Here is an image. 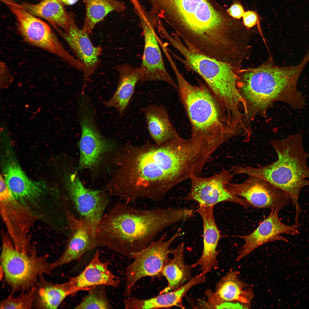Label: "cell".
<instances>
[{"mask_svg":"<svg viewBox=\"0 0 309 309\" xmlns=\"http://www.w3.org/2000/svg\"><path fill=\"white\" fill-rule=\"evenodd\" d=\"M108 187L110 195L128 202L145 198L155 201L179 183L197 176L201 158L191 139L179 137L160 144H126Z\"/></svg>","mask_w":309,"mask_h":309,"instance_id":"obj_1","label":"cell"},{"mask_svg":"<svg viewBox=\"0 0 309 309\" xmlns=\"http://www.w3.org/2000/svg\"><path fill=\"white\" fill-rule=\"evenodd\" d=\"M191 216V210L186 207L143 209L119 203L101 218L96 246L107 247L131 259L165 228Z\"/></svg>","mask_w":309,"mask_h":309,"instance_id":"obj_2","label":"cell"},{"mask_svg":"<svg viewBox=\"0 0 309 309\" xmlns=\"http://www.w3.org/2000/svg\"><path fill=\"white\" fill-rule=\"evenodd\" d=\"M152 10L174 28L188 48L209 57L228 45L234 21L225 18L207 0H147Z\"/></svg>","mask_w":309,"mask_h":309,"instance_id":"obj_3","label":"cell"},{"mask_svg":"<svg viewBox=\"0 0 309 309\" xmlns=\"http://www.w3.org/2000/svg\"><path fill=\"white\" fill-rule=\"evenodd\" d=\"M309 61V57L304 56L296 65L278 67L264 64L238 75V87L246 106L247 125L250 126L256 116L266 115L276 102L286 103L294 109L304 108L305 98L297 85Z\"/></svg>","mask_w":309,"mask_h":309,"instance_id":"obj_4","label":"cell"},{"mask_svg":"<svg viewBox=\"0 0 309 309\" xmlns=\"http://www.w3.org/2000/svg\"><path fill=\"white\" fill-rule=\"evenodd\" d=\"M271 144L277 154L276 161L259 167L242 166L239 173L264 179L282 190L291 200L295 218L298 219L301 211L300 193L309 186V154L304 148L302 135L297 133L283 139L273 140Z\"/></svg>","mask_w":309,"mask_h":309,"instance_id":"obj_5","label":"cell"},{"mask_svg":"<svg viewBox=\"0 0 309 309\" xmlns=\"http://www.w3.org/2000/svg\"><path fill=\"white\" fill-rule=\"evenodd\" d=\"M174 72L179 96L191 124V138L205 140L218 148L231 138L240 136L206 84L192 85L178 69Z\"/></svg>","mask_w":309,"mask_h":309,"instance_id":"obj_6","label":"cell"},{"mask_svg":"<svg viewBox=\"0 0 309 309\" xmlns=\"http://www.w3.org/2000/svg\"><path fill=\"white\" fill-rule=\"evenodd\" d=\"M167 41L181 55L171 51L173 57L187 70L203 79L221 106L229 108L239 102L241 98L237 85L238 75L233 65L189 48L176 34L170 36Z\"/></svg>","mask_w":309,"mask_h":309,"instance_id":"obj_7","label":"cell"},{"mask_svg":"<svg viewBox=\"0 0 309 309\" xmlns=\"http://www.w3.org/2000/svg\"><path fill=\"white\" fill-rule=\"evenodd\" d=\"M2 251L0 260L4 281L13 292L29 290L39 277L48 274L51 264L47 255L39 256L34 247L29 253L19 251L15 248L7 233H1Z\"/></svg>","mask_w":309,"mask_h":309,"instance_id":"obj_8","label":"cell"},{"mask_svg":"<svg viewBox=\"0 0 309 309\" xmlns=\"http://www.w3.org/2000/svg\"><path fill=\"white\" fill-rule=\"evenodd\" d=\"M3 177L16 199L33 213L48 210L53 201V191L43 182L33 181L26 175L11 154L7 152L3 161Z\"/></svg>","mask_w":309,"mask_h":309,"instance_id":"obj_9","label":"cell"},{"mask_svg":"<svg viewBox=\"0 0 309 309\" xmlns=\"http://www.w3.org/2000/svg\"><path fill=\"white\" fill-rule=\"evenodd\" d=\"M0 211L7 233L15 249L29 253L33 250L29 233L37 218L18 201L8 187L3 176L0 177Z\"/></svg>","mask_w":309,"mask_h":309,"instance_id":"obj_10","label":"cell"},{"mask_svg":"<svg viewBox=\"0 0 309 309\" xmlns=\"http://www.w3.org/2000/svg\"><path fill=\"white\" fill-rule=\"evenodd\" d=\"M12 12L17 20L19 33L25 42L56 55L76 69L83 71L82 64L66 50L47 24L21 5L15 7Z\"/></svg>","mask_w":309,"mask_h":309,"instance_id":"obj_11","label":"cell"},{"mask_svg":"<svg viewBox=\"0 0 309 309\" xmlns=\"http://www.w3.org/2000/svg\"><path fill=\"white\" fill-rule=\"evenodd\" d=\"M181 229L167 240L163 237L153 241L146 248L133 254L132 262L125 269L126 278L125 294L129 296L135 284L146 277H154L162 275L163 268L169 259L173 249L170 247L174 240L181 235Z\"/></svg>","mask_w":309,"mask_h":309,"instance_id":"obj_12","label":"cell"},{"mask_svg":"<svg viewBox=\"0 0 309 309\" xmlns=\"http://www.w3.org/2000/svg\"><path fill=\"white\" fill-rule=\"evenodd\" d=\"M94 113L89 99L83 98L80 100L78 115L81 135L79 142V167L81 169H91L97 165L102 155L113 146L112 142L98 131Z\"/></svg>","mask_w":309,"mask_h":309,"instance_id":"obj_13","label":"cell"},{"mask_svg":"<svg viewBox=\"0 0 309 309\" xmlns=\"http://www.w3.org/2000/svg\"><path fill=\"white\" fill-rule=\"evenodd\" d=\"M139 19L144 42L142 62L138 67L141 72L140 82L162 81L177 90V84L169 75L164 64L158 37L155 31L157 24L156 16L149 13Z\"/></svg>","mask_w":309,"mask_h":309,"instance_id":"obj_14","label":"cell"},{"mask_svg":"<svg viewBox=\"0 0 309 309\" xmlns=\"http://www.w3.org/2000/svg\"><path fill=\"white\" fill-rule=\"evenodd\" d=\"M233 173L223 169L219 173L209 177L195 176L192 178L191 190L183 198L185 201H194L200 206H214L223 202L239 204L247 208L251 205L244 199L234 195L227 189L231 182Z\"/></svg>","mask_w":309,"mask_h":309,"instance_id":"obj_15","label":"cell"},{"mask_svg":"<svg viewBox=\"0 0 309 309\" xmlns=\"http://www.w3.org/2000/svg\"><path fill=\"white\" fill-rule=\"evenodd\" d=\"M248 176L242 183H229L227 185V190L233 195L243 197L256 208L279 212L288 203L290 199L282 190L264 179Z\"/></svg>","mask_w":309,"mask_h":309,"instance_id":"obj_16","label":"cell"},{"mask_svg":"<svg viewBox=\"0 0 309 309\" xmlns=\"http://www.w3.org/2000/svg\"><path fill=\"white\" fill-rule=\"evenodd\" d=\"M66 188L68 203L71 202L80 217L89 223L96 235L98 224L109 202L107 194L103 191L85 187L75 173L67 179Z\"/></svg>","mask_w":309,"mask_h":309,"instance_id":"obj_17","label":"cell"},{"mask_svg":"<svg viewBox=\"0 0 309 309\" xmlns=\"http://www.w3.org/2000/svg\"><path fill=\"white\" fill-rule=\"evenodd\" d=\"M279 212L271 211L268 217L251 233L235 236L243 239L245 241L238 252L237 261L266 243L276 241L288 242V240L282 234L294 236L299 233L298 228L300 225L295 224L289 225L284 223L279 218Z\"/></svg>","mask_w":309,"mask_h":309,"instance_id":"obj_18","label":"cell"},{"mask_svg":"<svg viewBox=\"0 0 309 309\" xmlns=\"http://www.w3.org/2000/svg\"><path fill=\"white\" fill-rule=\"evenodd\" d=\"M57 29L73 52L76 58L84 66L83 73L84 82L83 88H85L86 81L99 64V57L102 53V49L100 46L93 45L89 37V35L78 27L73 16L68 27L64 31Z\"/></svg>","mask_w":309,"mask_h":309,"instance_id":"obj_19","label":"cell"},{"mask_svg":"<svg viewBox=\"0 0 309 309\" xmlns=\"http://www.w3.org/2000/svg\"><path fill=\"white\" fill-rule=\"evenodd\" d=\"M68 219L69 231L65 250L60 258L51 264V271L78 259L94 247L95 237L89 223L82 218L76 217L71 212Z\"/></svg>","mask_w":309,"mask_h":309,"instance_id":"obj_20","label":"cell"},{"mask_svg":"<svg viewBox=\"0 0 309 309\" xmlns=\"http://www.w3.org/2000/svg\"><path fill=\"white\" fill-rule=\"evenodd\" d=\"M213 207L199 205L195 211L200 215L203 221V248L199 258L191 266L192 268L199 266L200 274L203 276L218 268L217 247L222 236L214 219Z\"/></svg>","mask_w":309,"mask_h":309,"instance_id":"obj_21","label":"cell"},{"mask_svg":"<svg viewBox=\"0 0 309 309\" xmlns=\"http://www.w3.org/2000/svg\"><path fill=\"white\" fill-rule=\"evenodd\" d=\"M108 265V262L101 261L97 252L83 271L69 280L77 291L90 290L98 286L116 287L119 284V279L109 270Z\"/></svg>","mask_w":309,"mask_h":309,"instance_id":"obj_22","label":"cell"},{"mask_svg":"<svg viewBox=\"0 0 309 309\" xmlns=\"http://www.w3.org/2000/svg\"><path fill=\"white\" fill-rule=\"evenodd\" d=\"M119 74L116 89L111 98L104 102L108 108H115L122 117L128 105L136 86L140 82L141 72L138 68L128 64L120 65L117 67Z\"/></svg>","mask_w":309,"mask_h":309,"instance_id":"obj_23","label":"cell"},{"mask_svg":"<svg viewBox=\"0 0 309 309\" xmlns=\"http://www.w3.org/2000/svg\"><path fill=\"white\" fill-rule=\"evenodd\" d=\"M148 131L154 142L160 144L179 136L173 125L165 107L151 104L142 109Z\"/></svg>","mask_w":309,"mask_h":309,"instance_id":"obj_24","label":"cell"},{"mask_svg":"<svg viewBox=\"0 0 309 309\" xmlns=\"http://www.w3.org/2000/svg\"><path fill=\"white\" fill-rule=\"evenodd\" d=\"M33 307L39 309H56L68 296L76 292L69 281L54 284L40 276L34 286Z\"/></svg>","mask_w":309,"mask_h":309,"instance_id":"obj_25","label":"cell"},{"mask_svg":"<svg viewBox=\"0 0 309 309\" xmlns=\"http://www.w3.org/2000/svg\"><path fill=\"white\" fill-rule=\"evenodd\" d=\"M239 274L236 271L227 272L217 282L214 293L224 301L251 305L254 298L253 291L249 284L240 279Z\"/></svg>","mask_w":309,"mask_h":309,"instance_id":"obj_26","label":"cell"},{"mask_svg":"<svg viewBox=\"0 0 309 309\" xmlns=\"http://www.w3.org/2000/svg\"><path fill=\"white\" fill-rule=\"evenodd\" d=\"M185 245L181 243L173 249V256L164 266L162 275L166 279L168 285L159 294L169 292L181 287L192 278L191 266L186 264L184 260Z\"/></svg>","mask_w":309,"mask_h":309,"instance_id":"obj_27","label":"cell"},{"mask_svg":"<svg viewBox=\"0 0 309 309\" xmlns=\"http://www.w3.org/2000/svg\"><path fill=\"white\" fill-rule=\"evenodd\" d=\"M21 4L33 15L42 18L56 27H59L64 30L68 27L73 16L66 11L58 0H43L37 4L23 2Z\"/></svg>","mask_w":309,"mask_h":309,"instance_id":"obj_28","label":"cell"},{"mask_svg":"<svg viewBox=\"0 0 309 309\" xmlns=\"http://www.w3.org/2000/svg\"><path fill=\"white\" fill-rule=\"evenodd\" d=\"M86 13L82 29L87 34L92 32L95 25L112 12H124V3L117 0H84Z\"/></svg>","mask_w":309,"mask_h":309,"instance_id":"obj_29","label":"cell"},{"mask_svg":"<svg viewBox=\"0 0 309 309\" xmlns=\"http://www.w3.org/2000/svg\"><path fill=\"white\" fill-rule=\"evenodd\" d=\"M124 304L126 309H156L179 307L180 302L178 294L173 290L148 299L128 297L124 300Z\"/></svg>","mask_w":309,"mask_h":309,"instance_id":"obj_30","label":"cell"},{"mask_svg":"<svg viewBox=\"0 0 309 309\" xmlns=\"http://www.w3.org/2000/svg\"><path fill=\"white\" fill-rule=\"evenodd\" d=\"M104 286L92 287L76 309H111L112 307L107 297Z\"/></svg>","mask_w":309,"mask_h":309,"instance_id":"obj_31","label":"cell"},{"mask_svg":"<svg viewBox=\"0 0 309 309\" xmlns=\"http://www.w3.org/2000/svg\"><path fill=\"white\" fill-rule=\"evenodd\" d=\"M35 293L34 286L27 293L14 297L11 294L7 298L1 302L0 308L3 309H25L33 307Z\"/></svg>","mask_w":309,"mask_h":309,"instance_id":"obj_32","label":"cell"},{"mask_svg":"<svg viewBox=\"0 0 309 309\" xmlns=\"http://www.w3.org/2000/svg\"><path fill=\"white\" fill-rule=\"evenodd\" d=\"M227 11L230 16L236 19H239L242 17L245 12L241 4L237 1L233 3Z\"/></svg>","mask_w":309,"mask_h":309,"instance_id":"obj_33","label":"cell"},{"mask_svg":"<svg viewBox=\"0 0 309 309\" xmlns=\"http://www.w3.org/2000/svg\"><path fill=\"white\" fill-rule=\"evenodd\" d=\"M243 23L247 28H251L255 25L258 20V16L256 13L253 11L245 12L243 16Z\"/></svg>","mask_w":309,"mask_h":309,"instance_id":"obj_34","label":"cell"},{"mask_svg":"<svg viewBox=\"0 0 309 309\" xmlns=\"http://www.w3.org/2000/svg\"><path fill=\"white\" fill-rule=\"evenodd\" d=\"M78 0H59V1L67 5H73Z\"/></svg>","mask_w":309,"mask_h":309,"instance_id":"obj_35","label":"cell"},{"mask_svg":"<svg viewBox=\"0 0 309 309\" xmlns=\"http://www.w3.org/2000/svg\"><path fill=\"white\" fill-rule=\"evenodd\" d=\"M58 0L59 1V0Z\"/></svg>","mask_w":309,"mask_h":309,"instance_id":"obj_36","label":"cell"}]
</instances>
